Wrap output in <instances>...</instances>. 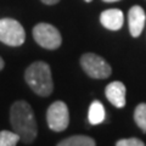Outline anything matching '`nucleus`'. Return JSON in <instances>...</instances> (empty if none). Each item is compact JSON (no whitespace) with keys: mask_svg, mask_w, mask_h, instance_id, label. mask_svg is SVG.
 <instances>
[{"mask_svg":"<svg viewBox=\"0 0 146 146\" xmlns=\"http://www.w3.org/2000/svg\"><path fill=\"white\" fill-rule=\"evenodd\" d=\"M84 1H86V3H90V1H91V0H84Z\"/></svg>","mask_w":146,"mask_h":146,"instance_id":"obj_18","label":"nucleus"},{"mask_svg":"<svg viewBox=\"0 0 146 146\" xmlns=\"http://www.w3.org/2000/svg\"><path fill=\"white\" fill-rule=\"evenodd\" d=\"M105 95L110 102L113 106H116L118 108H122L125 106V95H127V89L125 85L122 82H112L110 83L106 89H105Z\"/></svg>","mask_w":146,"mask_h":146,"instance_id":"obj_8","label":"nucleus"},{"mask_svg":"<svg viewBox=\"0 0 146 146\" xmlns=\"http://www.w3.org/2000/svg\"><path fill=\"white\" fill-rule=\"evenodd\" d=\"M100 22L101 25L110 31H118L122 28L124 16L119 9H108L101 12L100 15Z\"/></svg>","mask_w":146,"mask_h":146,"instance_id":"obj_9","label":"nucleus"},{"mask_svg":"<svg viewBox=\"0 0 146 146\" xmlns=\"http://www.w3.org/2000/svg\"><path fill=\"white\" fill-rule=\"evenodd\" d=\"M116 146H146L144 141L138 138H129V139H121L116 143Z\"/></svg>","mask_w":146,"mask_h":146,"instance_id":"obj_14","label":"nucleus"},{"mask_svg":"<svg viewBox=\"0 0 146 146\" xmlns=\"http://www.w3.org/2000/svg\"><path fill=\"white\" fill-rule=\"evenodd\" d=\"M106 118V112H105V107L104 105L99 101V100H95V101L91 102L90 107H89V113H88V119L90 124H100L102 123Z\"/></svg>","mask_w":146,"mask_h":146,"instance_id":"obj_10","label":"nucleus"},{"mask_svg":"<svg viewBox=\"0 0 146 146\" xmlns=\"http://www.w3.org/2000/svg\"><path fill=\"white\" fill-rule=\"evenodd\" d=\"M21 140L20 135L15 131L1 130L0 131V146H16Z\"/></svg>","mask_w":146,"mask_h":146,"instance_id":"obj_13","label":"nucleus"},{"mask_svg":"<svg viewBox=\"0 0 146 146\" xmlns=\"http://www.w3.org/2000/svg\"><path fill=\"white\" fill-rule=\"evenodd\" d=\"M26 83L39 96H49L54 90L50 66L44 61H35L25 72Z\"/></svg>","mask_w":146,"mask_h":146,"instance_id":"obj_2","label":"nucleus"},{"mask_svg":"<svg viewBox=\"0 0 146 146\" xmlns=\"http://www.w3.org/2000/svg\"><path fill=\"white\" fill-rule=\"evenodd\" d=\"M60 0H42V3H44L45 5H55L57 4Z\"/></svg>","mask_w":146,"mask_h":146,"instance_id":"obj_15","label":"nucleus"},{"mask_svg":"<svg viewBox=\"0 0 146 146\" xmlns=\"http://www.w3.org/2000/svg\"><path fill=\"white\" fill-rule=\"evenodd\" d=\"M80 66L89 77L94 79H106L111 76V66L101 56L86 52L80 57Z\"/></svg>","mask_w":146,"mask_h":146,"instance_id":"obj_4","label":"nucleus"},{"mask_svg":"<svg viewBox=\"0 0 146 146\" xmlns=\"http://www.w3.org/2000/svg\"><path fill=\"white\" fill-rule=\"evenodd\" d=\"M26 40V32L18 21L13 18L0 20V42L9 46H21Z\"/></svg>","mask_w":146,"mask_h":146,"instance_id":"obj_3","label":"nucleus"},{"mask_svg":"<svg viewBox=\"0 0 146 146\" xmlns=\"http://www.w3.org/2000/svg\"><path fill=\"white\" fill-rule=\"evenodd\" d=\"M57 146H96L93 138L86 135H73L67 139H63L57 144Z\"/></svg>","mask_w":146,"mask_h":146,"instance_id":"obj_11","label":"nucleus"},{"mask_svg":"<svg viewBox=\"0 0 146 146\" xmlns=\"http://www.w3.org/2000/svg\"><path fill=\"white\" fill-rule=\"evenodd\" d=\"M134 121L141 130L146 131V104L141 102L134 110Z\"/></svg>","mask_w":146,"mask_h":146,"instance_id":"obj_12","label":"nucleus"},{"mask_svg":"<svg viewBox=\"0 0 146 146\" xmlns=\"http://www.w3.org/2000/svg\"><path fill=\"white\" fill-rule=\"evenodd\" d=\"M145 22H146V15L144 9L135 5L129 10L128 13V25H129V32L131 36L138 38L141 34L144 27H145Z\"/></svg>","mask_w":146,"mask_h":146,"instance_id":"obj_7","label":"nucleus"},{"mask_svg":"<svg viewBox=\"0 0 146 146\" xmlns=\"http://www.w3.org/2000/svg\"><path fill=\"white\" fill-rule=\"evenodd\" d=\"M46 122L52 131H63L70 124V111L63 101H55L46 111Z\"/></svg>","mask_w":146,"mask_h":146,"instance_id":"obj_6","label":"nucleus"},{"mask_svg":"<svg viewBox=\"0 0 146 146\" xmlns=\"http://www.w3.org/2000/svg\"><path fill=\"white\" fill-rule=\"evenodd\" d=\"M4 66H5V62H4V60H3V57H0V71L4 68Z\"/></svg>","mask_w":146,"mask_h":146,"instance_id":"obj_16","label":"nucleus"},{"mask_svg":"<svg viewBox=\"0 0 146 146\" xmlns=\"http://www.w3.org/2000/svg\"><path fill=\"white\" fill-rule=\"evenodd\" d=\"M10 122L13 131L20 135L21 141L25 144L33 143L38 134V129L33 108L28 102L23 100L13 102L10 110Z\"/></svg>","mask_w":146,"mask_h":146,"instance_id":"obj_1","label":"nucleus"},{"mask_svg":"<svg viewBox=\"0 0 146 146\" xmlns=\"http://www.w3.org/2000/svg\"><path fill=\"white\" fill-rule=\"evenodd\" d=\"M33 38L40 46L55 50L61 46L62 36L56 27L50 23H38L33 28Z\"/></svg>","mask_w":146,"mask_h":146,"instance_id":"obj_5","label":"nucleus"},{"mask_svg":"<svg viewBox=\"0 0 146 146\" xmlns=\"http://www.w3.org/2000/svg\"><path fill=\"white\" fill-rule=\"evenodd\" d=\"M105 3H116V1H119V0H102Z\"/></svg>","mask_w":146,"mask_h":146,"instance_id":"obj_17","label":"nucleus"}]
</instances>
